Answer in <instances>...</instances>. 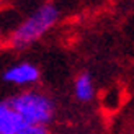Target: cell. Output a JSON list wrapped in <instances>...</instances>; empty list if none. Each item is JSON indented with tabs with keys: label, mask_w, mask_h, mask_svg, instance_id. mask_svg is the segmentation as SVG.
I'll return each mask as SVG.
<instances>
[{
	"label": "cell",
	"mask_w": 134,
	"mask_h": 134,
	"mask_svg": "<svg viewBox=\"0 0 134 134\" xmlns=\"http://www.w3.org/2000/svg\"><path fill=\"white\" fill-rule=\"evenodd\" d=\"M25 124L48 126L56 115V105L49 95L38 90H26L7 100Z\"/></svg>",
	"instance_id": "cell-2"
},
{
	"label": "cell",
	"mask_w": 134,
	"mask_h": 134,
	"mask_svg": "<svg viewBox=\"0 0 134 134\" xmlns=\"http://www.w3.org/2000/svg\"><path fill=\"white\" fill-rule=\"evenodd\" d=\"M25 123L21 121L15 110L10 106V103L0 102V134H16Z\"/></svg>",
	"instance_id": "cell-4"
},
{
	"label": "cell",
	"mask_w": 134,
	"mask_h": 134,
	"mask_svg": "<svg viewBox=\"0 0 134 134\" xmlns=\"http://www.w3.org/2000/svg\"><path fill=\"white\" fill-rule=\"evenodd\" d=\"M59 21V10L54 3H43L12 31L8 43L13 49H26L39 41Z\"/></svg>",
	"instance_id": "cell-1"
},
{
	"label": "cell",
	"mask_w": 134,
	"mask_h": 134,
	"mask_svg": "<svg viewBox=\"0 0 134 134\" xmlns=\"http://www.w3.org/2000/svg\"><path fill=\"white\" fill-rule=\"evenodd\" d=\"M39 77H41V72L39 69L31 64V62H20V64H15L8 67L5 72H3V80L8 83H13V85H33L36 83Z\"/></svg>",
	"instance_id": "cell-3"
},
{
	"label": "cell",
	"mask_w": 134,
	"mask_h": 134,
	"mask_svg": "<svg viewBox=\"0 0 134 134\" xmlns=\"http://www.w3.org/2000/svg\"><path fill=\"white\" fill-rule=\"evenodd\" d=\"M16 134H49V129L43 124H23Z\"/></svg>",
	"instance_id": "cell-6"
},
{
	"label": "cell",
	"mask_w": 134,
	"mask_h": 134,
	"mask_svg": "<svg viewBox=\"0 0 134 134\" xmlns=\"http://www.w3.org/2000/svg\"><path fill=\"white\" fill-rule=\"evenodd\" d=\"M74 93H75V98L80 102H92L95 98V85H93V80L88 74H80L77 75L75 82H74Z\"/></svg>",
	"instance_id": "cell-5"
},
{
	"label": "cell",
	"mask_w": 134,
	"mask_h": 134,
	"mask_svg": "<svg viewBox=\"0 0 134 134\" xmlns=\"http://www.w3.org/2000/svg\"><path fill=\"white\" fill-rule=\"evenodd\" d=\"M0 33H2V31H0Z\"/></svg>",
	"instance_id": "cell-7"
}]
</instances>
